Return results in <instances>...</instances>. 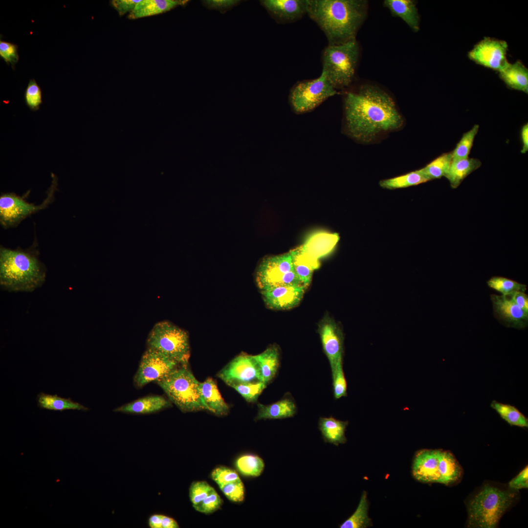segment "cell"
<instances>
[{"label": "cell", "mask_w": 528, "mask_h": 528, "mask_svg": "<svg viewBox=\"0 0 528 528\" xmlns=\"http://www.w3.org/2000/svg\"><path fill=\"white\" fill-rule=\"evenodd\" d=\"M344 117L347 133L363 142H369L381 133L397 130L403 124L392 97L370 86L346 94Z\"/></svg>", "instance_id": "6da1fadb"}, {"label": "cell", "mask_w": 528, "mask_h": 528, "mask_svg": "<svg viewBox=\"0 0 528 528\" xmlns=\"http://www.w3.org/2000/svg\"><path fill=\"white\" fill-rule=\"evenodd\" d=\"M199 388L207 411L219 416L226 415L228 413L229 407L222 397L212 378L209 377L203 382H200Z\"/></svg>", "instance_id": "7402d4cb"}, {"label": "cell", "mask_w": 528, "mask_h": 528, "mask_svg": "<svg viewBox=\"0 0 528 528\" xmlns=\"http://www.w3.org/2000/svg\"><path fill=\"white\" fill-rule=\"evenodd\" d=\"M486 283L490 288L503 295H507L516 291L525 292L527 290V285L502 276L492 277Z\"/></svg>", "instance_id": "8d00e7d4"}, {"label": "cell", "mask_w": 528, "mask_h": 528, "mask_svg": "<svg viewBox=\"0 0 528 528\" xmlns=\"http://www.w3.org/2000/svg\"><path fill=\"white\" fill-rule=\"evenodd\" d=\"M482 162L477 158H469L452 160L445 177L451 187L456 189L471 173L478 169Z\"/></svg>", "instance_id": "83f0119b"}, {"label": "cell", "mask_w": 528, "mask_h": 528, "mask_svg": "<svg viewBox=\"0 0 528 528\" xmlns=\"http://www.w3.org/2000/svg\"><path fill=\"white\" fill-rule=\"evenodd\" d=\"M479 129V125L475 124L471 129L465 132L452 151V160L468 157L473 142Z\"/></svg>", "instance_id": "74e56055"}, {"label": "cell", "mask_w": 528, "mask_h": 528, "mask_svg": "<svg viewBox=\"0 0 528 528\" xmlns=\"http://www.w3.org/2000/svg\"><path fill=\"white\" fill-rule=\"evenodd\" d=\"M266 385L262 381L234 384L230 387L235 389L247 401L255 402Z\"/></svg>", "instance_id": "f35d334b"}, {"label": "cell", "mask_w": 528, "mask_h": 528, "mask_svg": "<svg viewBox=\"0 0 528 528\" xmlns=\"http://www.w3.org/2000/svg\"><path fill=\"white\" fill-rule=\"evenodd\" d=\"M289 252L294 270L303 285L307 287L311 283L313 271L318 268L319 263L303 253L299 247Z\"/></svg>", "instance_id": "f546056e"}, {"label": "cell", "mask_w": 528, "mask_h": 528, "mask_svg": "<svg viewBox=\"0 0 528 528\" xmlns=\"http://www.w3.org/2000/svg\"><path fill=\"white\" fill-rule=\"evenodd\" d=\"M235 466L242 475L256 477L263 473L264 462L259 456L249 454L239 457L235 462Z\"/></svg>", "instance_id": "836d02e7"}, {"label": "cell", "mask_w": 528, "mask_h": 528, "mask_svg": "<svg viewBox=\"0 0 528 528\" xmlns=\"http://www.w3.org/2000/svg\"><path fill=\"white\" fill-rule=\"evenodd\" d=\"M148 348L155 350L176 362L187 365L190 357L189 336L184 330L167 321L156 323L147 340Z\"/></svg>", "instance_id": "52a82bcc"}, {"label": "cell", "mask_w": 528, "mask_h": 528, "mask_svg": "<svg viewBox=\"0 0 528 528\" xmlns=\"http://www.w3.org/2000/svg\"><path fill=\"white\" fill-rule=\"evenodd\" d=\"M510 489L517 491L528 487V467L527 465L516 477L508 483Z\"/></svg>", "instance_id": "c3c4849f"}, {"label": "cell", "mask_w": 528, "mask_h": 528, "mask_svg": "<svg viewBox=\"0 0 528 528\" xmlns=\"http://www.w3.org/2000/svg\"><path fill=\"white\" fill-rule=\"evenodd\" d=\"M253 356L259 368L260 381L267 385L275 376L279 368L280 354L277 347L271 346Z\"/></svg>", "instance_id": "cb8c5ba5"}, {"label": "cell", "mask_w": 528, "mask_h": 528, "mask_svg": "<svg viewBox=\"0 0 528 528\" xmlns=\"http://www.w3.org/2000/svg\"><path fill=\"white\" fill-rule=\"evenodd\" d=\"M452 161V151L444 153L421 169L431 180L446 176Z\"/></svg>", "instance_id": "d590c367"}, {"label": "cell", "mask_w": 528, "mask_h": 528, "mask_svg": "<svg viewBox=\"0 0 528 528\" xmlns=\"http://www.w3.org/2000/svg\"><path fill=\"white\" fill-rule=\"evenodd\" d=\"M290 252L264 258L256 272V282L261 290L284 285L288 273L293 269Z\"/></svg>", "instance_id": "7c38bea8"}, {"label": "cell", "mask_w": 528, "mask_h": 528, "mask_svg": "<svg viewBox=\"0 0 528 528\" xmlns=\"http://www.w3.org/2000/svg\"><path fill=\"white\" fill-rule=\"evenodd\" d=\"M318 424L325 442L335 445L346 442L345 431L348 421L338 420L333 417L320 418Z\"/></svg>", "instance_id": "f1b7e54d"}, {"label": "cell", "mask_w": 528, "mask_h": 528, "mask_svg": "<svg viewBox=\"0 0 528 528\" xmlns=\"http://www.w3.org/2000/svg\"><path fill=\"white\" fill-rule=\"evenodd\" d=\"M141 0H112L110 3L111 6L121 16L128 12H132Z\"/></svg>", "instance_id": "7dc6e473"}, {"label": "cell", "mask_w": 528, "mask_h": 528, "mask_svg": "<svg viewBox=\"0 0 528 528\" xmlns=\"http://www.w3.org/2000/svg\"><path fill=\"white\" fill-rule=\"evenodd\" d=\"M172 402L183 412L207 410L202 398L200 382L187 365H179L156 381Z\"/></svg>", "instance_id": "5b68a950"}, {"label": "cell", "mask_w": 528, "mask_h": 528, "mask_svg": "<svg viewBox=\"0 0 528 528\" xmlns=\"http://www.w3.org/2000/svg\"><path fill=\"white\" fill-rule=\"evenodd\" d=\"M217 376L229 386L261 381L256 361L253 355L245 354L232 359L218 373Z\"/></svg>", "instance_id": "4fadbf2b"}, {"label": "cell", "mask_w": 528, "mask_h": 528, "mask_svg": "<svg viewBox=\"0 0 528 528\" xmlns=\"http://www.w3.org/2000/svg\"><path fill=\"white\" fill-rule=\"evenodd\" d=\"M368 503L366 492L362 494L355 512L339 527L340 528H365L371 525L368 515Z\"/></svg>", "instance_id": "e575fe53"}, {"label": "cell", "mask_w": 528, "mask_h": 528, "mask_svg": "<svg viewBox=\"0 0 528 528\" xmlns=\"http://www.w3.org/2000/svg\"><path fill=\"white\" fill-rule=\"evenodd\" d=\"M215 489L205 481H197L192 483L189 488V497L195 508Z\"/></svg>", "instance_id": "60d3db41"}, {"label": "cell", "mask_w": 528, "mask_h": 528, "mask_svg": "<svg viewBox=\"0 0 528 528\" xmlns=\"http://www.w3.org/2000/svg\"><path fill=\"white\" fill-rule=\"evenodd\" d=\"M179 364L161 353L147 348L144 352L136 374L134 383L137 388L156 381L163 377Z\"/></svg>", "instance_id": "8fae6325"}, {"label": "cell", "mask_w": 528, "mask_h": 528, "mask_svg": "<svg viewBox=\"0 0 528 528\" xmlns=\"http://www.w3.org/2000/svg\"><path fill=\"white\" fill-rule=\"evenodd\" d=\"M383 4L393 16L401 19L414 32L419 30V16L415 1L385 0Z\"/></svg>", "instance_id": "44dd1931"}, {"label": "cell", "mask_w": 528, "mask_h": 528, "mask_svg": "<svg viewBox=\"0 0 528 528\" xmlns=\"http://www.w3.org/2000/svg\"><path fill=\"white\" fill-rule=\"evenodd\" d=\"M258 412L256 420L282 419L293 417L297 412L294 401L285 397L269 405L258 404Z\"/></svg>", "instance_id": "484cf974"}, {"label": "cell", "mask_w": 528, "mask_h": 528, "mask_svg": "<svg viewBox=\"0 0 528 528\" xmlns=\"http://www.w3.org/2000/svg\"><path fill=\"white\" fill-rule=\"evenodd\" d=\"M521 138L522 143L521 153L525 154L528 151V124H525L521 128Z\"/></svg>", "instance_id": "f907efd6"}, {"label": "cell", "mask_w": 528, "mask_h": 528, "mask_svg": "<svg viewBox=\"0 0 528 528\" xmlns=\"http://www.w3.org/2000/svg\"><path fill=\"white\" fill-rule=\"evenodd\" d=\"M223 500L214 490L195 508V510L208 514L217 511L221 506Z\"/></svg>", "instance_id": "bcb514c9"}, {"label": "cell", "mask_w": 528, "mask_h": 528, "mask_svg": "<svg viewBox=\"0 0 528 528\" xmlns=\"http://www.w3.org/2000/svg\"><path fill=\"white\" fill-rule=\"evenodd\" d=\"M430 180L420 169L402 176L381 180L380 185L384 188L395 189L417 185Z\"/></svg>", "instance_id": "d6a6232c"}, {"label": "cell", "mask_w": 528, "mask_h": 528, "mask_svg": "<svg viewBox=\"0 0 528 528\" xmlns=\"http://www.w3.org/2000/svg\"><path fill=\"white\" fill-rule=\"evenodd\" d=\"M339 239V237L336 233H316L299 247L303 253L319 262V259L329 254L333 250Z\"/></svg>", "instance_id": "d6986e66"}, {"label": "cell", "mask_w": 528, "mask_h": 528, "mask_svg": "<svg viewBox=\"0 0 528 528\" xmlns=\"http://www.w3.org/2000/svg\"><path fill=\"white\" fill-rule=\"evenodd\" d=\"M490 407L509 425L522 428L528 427V418L515 406L494 400L491 402Z\"/></svg>", "instance_id": "1f68e13d"}, {"label": "cell", "mask_w": 528, "mask_h": 528, "mask_svg": "<svg viewBox=\"0 0 528 528\" xmlns=\"http://www.w3.org/2000/svg\"><path fill=\"white\" fill-rule=\"evenodd\" d=\"M499 76L508 88L528 93V69L521 61L509 63Z\"/></svg>", "instance_id": "d4e9b609"}, {"label": "cell", "mask_w": 528, "mask_h": 528, "mask_svg": "<svg viewBox=\"0 0 528 528\" xmlns=\"http://www.w3.org/2000/svg\"><path fill=\"white\" fill-rule=\"evenodd\" d=\"M52 182L47 196L41 204L35 205L14 193H2L0 196V223L5 229L17 226L30 215L46 208L54 199L58 179L51 173Z\"/></svg>", "instance_id": "9c48e42d"}, {"label": "cell", "mask_w": 528, "mask_h": 528, "mask_svg": "<svg viewBox=\"0 0 528 528\" xmlns=\"http://www.w3.org/2000/svg\"><path fill=\"white\" fill-rule=\"evenodd\" d=\"M187 2L178 0H142L129 13L128 18L133 20L159 14Z\"/></svg>", "instance_id": "603a6c76"}, {"label": "cell", "mask_w": 528, "mask_h": 528, "mask_svg": "<svg viewBox=\"0 0 528 528\" xmlns=\"http://www.w3.org/2000/svg\"><path fill=\"white\" fill-rule=\"evenodd\" d=\"M261 4L278 22H295L307 14V0H264Z\"/></svg>", "instance_id": "ac0fdd59"}, {"label": "cell", "mask_w": 528, "mask_h": 528, "mask_svg": "<svg viewBox=\"0 0 528 528\" xmlns=\"http://www.w3.org/2000/svg\"><path fill=\"white\" fill-rule=\"evenodd\" d=\"M306 287L280 285L262 290L264 300L270 308L286 310L296 307L301 301Z\"/></svg>", "instance_id": "2e32d148"}, {"label": "cell", "mask_w": 528, "mask_h": 528, "mask_svg": "<svg viewBox=\"0 0 528 528\" xmlns=\"http://www.w3.org/2000/svg\"><path fill=\"white\" fill-rule=\"evenodd\" d=\"M177 522L173 518L162 515L161 528H178Z\"/></svg>", "instance_id": "f5cc1de1"}, {"label": "cell", "mask_w": 528, "mask_h": 528, "mask_svg": "<svg viewBox=\"0 0 528 528\" xmlns=\"http://www.w3.org/2000/svg\"><path fill=\"white\" fill-rule=\"evenodd\" d=\"M36 246L27 249L0 247V285L9 291L31 292L44 283L45 265Z\"/></svg>", "instance_id": "3957f363"}, {"label": "cell", "mask_w": 528, "mask_h": 528, "mask_svg": "<svg viewBox=\"0 0 528 528\" xmlns=\"http://www.w3.org/2000/svg\"><path fill=\"white\" fill-rule=\"evenodd\" d=\"M494 316L507 327L523 329L528 326V312L508 295H490Z\"/></svg>", "instance_id": "9a60e30c"}, {"label": "cell", "mask_w": 528, "mask_h": 528, "mask_svg": "<svg viewBox=\"0 0 528 528\" xmlns=\"http://www.w3.org/2000/svg\"><path fill=\"white\" fill-rule=\"evenodd\" d=\"M171 406V403L160 396H149L115 408L114 411L131 414H149Z\"/></svg>", "instance_id": "ffe728a7"}, {"label": "cell", "mask_w": 528, "mask_h": 528, "mask_svg": "<svg viewBox=\"0 0 528 528\" xmlns=\"http://www.w3.org/2000/svg\"><path fill=\"white\" fill-rule=\"evenodd\" d=\"M331 373L334 397L339 399L347 396V382L343 369V361L338 363Z\"/></svg>", "instance_id": "b9f144b4"}, {"label": "cell", "mask_w": 528, "mask_h": 528, "mask_svg": "<svg viewBox=\"0 0 528 528\" xmlns=\"http://www.w3.org/2000/svg\"><path fill=\"white\" fill-rule=\"evenodd\" d=\"M324 352L330 364L331 371L343 361L344 336L340 327L331 318L325 317L319 326Z\"/></svg>", "instance_id": "5bb4252c"}, {"label": "cell", "mask_w": 528, "mask_h": 528, "mask_svg": "<svg viewBox=\"0 0 528 528\" xmlns=\"http://www.w3.org/2000/svg\"><path fill=\"white\" fill-rule=\"evenodd\" d=\"M337 92L322 72L317 78L301 81L291 89L289 101L293 111L303 114L314 110Z\"/></svg>", "instance_id": "ba28073f"}, {"label": "cell", "mask_w": 528, "mask_h": 528, "mask_svg": "<svg viewBox=\"0 0 528 528\" xmlns=\"http://www.w3.org/2000/svg\"><path fill=\"white\" fill-rule=\"evenodd\" d=\"M211 477L218 486L241 480L235 470L225 466H219L214 469L211 474Z\"/></svg>", "instance_id": "ee69618b"}, {"label": "cell", "mask_w": 528, "mask_h": 528, "mask_svg": "<svg viewBox=\"0 0 528 528\" xmlns=\"http://www.w3.org/2000/svg\"><path fill=\"white\" fill-rule=\"evenodd\" d=\"M18 46L13 43L0 40V57L8 65L15 69L16 64L19 60L18 52Z\"/></svg>", "instance_id": "f6af8a7d"}, {"label": "cell", "mask_w": 528, "mask_h": 528, "mask_svg": "<svg viewBox=\"0 0 528 528\" xmlns=\"http://www.w3.org/2000/svg\"><path fill=\"white\" fill-rule=\"evenodd\" d=\"M507 50L505 41L487 37L477 43L467 56L476 64L499 72L509 64L506 58Z\"/></svg>", "instance_id": "30bf717a"}, {"label": "cell", "mask_w": 528, "mask_h": 528, "mask_svg": "<svg viewBox=\"0 0 528 528\" xmlns=\"http://www.w3.org/2000/svg\"><path fill=\"white\" fill-rule=\"evenodd\" d=\"M237 2V1H231H231H229V0H226V1H225H225H220V0L216 1V0H215V1H207L206 3V4L207 3V6H209L210 7H214V8H217V7L218 8H220V7H221V9H223L225 7V8L226 7V8L230 7V6H232L233 5H234L235 4V3H236Z\"/></svg>", "instance_id": "816d5d0a"}, {"label": "cell", "mask_w": 528, "mask_h": 528, "mask_svg": "<svg viewBox=\"0 0 528 528\" xmlns=\"http://www.w3.org/2000/svg\"><path fill=\"white\" fill-rule=\"evenodd\" d=\"M507 295L520 308L528 312V295L525 292L516 291Z\"/></svg>", "instance_id": "681fc988"}, {"label": "cell", "mask_w": 528, "mask_h": 528, "mask_svg": "<svg viewBox=\"0 0 528 528\" xmlns=\"http://www.w3.org/2000/svg\"><path fill=\"white\" fill-rule=\"evenodd\" d=\"M359 55L356 40L340 45H328L324 49L322 72L335 89L345 88L352 83Z\"/></svg>", "instance_id": "8992f818"}, {"label": "cell", "mask_w": 528, "mask_h": 528, "mask_svg": "<svg viewBox=\"0 0 528 528\" xmlns=\"http://www.w3.org/2000/svg\"><path fill=\"white\" fill-rule=\"evenodd\" d=\"M367 9L363 0H307V14L324 32L329 45L356 40Z\"/></svg>", "instance_id": "7a4b0ae2"}, {"label": "cell", "mask_w": 528, "mask_h": 528, "mask_svg": "<svg viewBox=\"0 0 528 528\" xmlns=\"http://www.w3.org/2000/svg\"><path fill=\"white\" fill-rule=\"evenodd\" d=\"M38 406L41 409L63 411L66 410L88 411V408L70 398L60 397L40 392L37 396Z\"/></svg>", "instance_id": "4dcf8cb0"}, {"label": "cell", "mask_w": 528, "mask_h": 528, "mask_svg": "<svg viewBox=\"0 0 528 528\" xmlns=\"http://www.w3.org/2000/svg\"><path fill=\"white\" fill-rule=\"evenodd\" d=\"M162 515L154 514L150 516L148 519V525L151 528H161Z\"/></svg>", "instance_id": "db71d44e"}, {"label": "cell", "mask_w": 528, "mask_h": 528, "mask_svg": "<svg viewBox=\"0 0 528 528\" xmlns=\"http://www.w3.org/2000/svg\"><path fill=\"white\" fill-rule=\"evenodd\" d=\"M516 490L503 489L486 484L468 503L467 526L470 528H495L516 499Z\"/></svg>", "instance_id": "277c9868"}, {"label": "cell", "mask_w": 528, "mask_h": 528, "mask_svg": "<svg viewBox=\"0 0 528 528\" xmlns=\"http://www.w3.org/2000/svg\"><path fill=\"white\" fill-rule=\"evenodd\" d=\"M440 449H423L415 455L412 474L418 481L424 483H439Z\"/></svg>", "instance_id": "e0dca14e"}, {"label": "cell", "mask_w": 528, "mask_h": 528, "mask_svg": "<svg viewBox=\"0 0 528 528\" xmlns=\"http://www.w3.org/2000/svg\"><path fill=\"white\" fill-rule=\"evenodd\" d=\"M220 489L230 501L239 503L244 498V486L241 480L219 485Z\"/></svg>", "instance_id": "7bdbcfd3"}, {"label": "cell", "mask_w": 528, "mask_h": 528, "mask_svg": "<svg viewBox=\"0 0 528 528\" xmlns=\"http://www.w3.org/2000/svg\"><path fill=\"white\" fill-rule=\"evenodd\" d=\"M24 100L31 110L35 111L39 110L43 103L42 90L34 79L29 80L24 91Z\"/></svg>", "instance_id": "ab89813d"}, {"label": "cell", "mask_w": 528, "mask_h": 528, "mask_svg": "<svg viewBox=\"0 0 528 528\" xmlns=\"http://www.w3.org/2000/svg\"><path fill=\"white\" fill-rule=\"evenodd\" d=\"M439 483L452 484L458 482L463 474L462 469L454 455L449 451L440 449Z\"/></svg>", "instance_id": "4316f807"}]
</instances>
